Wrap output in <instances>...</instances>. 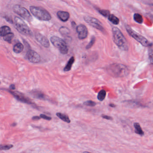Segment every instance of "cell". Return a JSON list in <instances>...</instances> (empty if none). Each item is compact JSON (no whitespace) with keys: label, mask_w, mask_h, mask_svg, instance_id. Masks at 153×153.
Wrapping results in <instances>:
<instances>
[{"label":"cell","mask_w":153,"mask_h":153,"mask_svg":"<svg viewBox=\"0 0 153 153\" xmlns=\"http://www.w3.org/2000/svg\"><path fill=\"white\" fill-rule=\"evenodd\" d=\"M112 31L113 41L115 44L122 51H128V42L118 27H114Z\"/></svg>","instance_id":"cell-1"},{"label":"cell","mask_w":153,"mask_h":153,"mask_svg":"<svg viewBox=\"0 0 153 153\" xmlns=\"http://www.w3.org/2000/svg\"><path fill=\"white\" fill-rule=\"evenodd\" d=\"M30 11L36 18L42 21H49L51 19V16L49 12L41 7L31 6Z\"/></svg>","instance_id":"cell-2"},{"label":"cell","mask_w":153,"mask_h":153,"mask_svg":"<svg viewBox=\"0 0 153 153\" xmlns=\"http://www.w3.org/2000/svg\"><path fill=\"white\" fill-rule=\"evenodd\" d=\"M125 27H126L127 32L129 34V35L132 38L135 39L136 41L139 42L141 45L145 46V47H149V46L150 47L152 45V44L151 43L148 41L145 37L136 33L128 25H126Z\"/></svg>","instance_id":"cell-3"},{"label":"cell","mask_w":153,"mask_h":153,"mask_svg":"<svg viewBox=\"0 0 153 153\" xmlns=\"http://www.w3.org/2000/svg\"><path fill=\"white\" fill-rule=\"evenodd\" d=\"M52 44L56 48L59 49L61 53L66 54L68 52V47L65 41L60 37L53 36L51 38Z\"/></svg>","instance_id":"cell-4"},{"label":"cell","mask_w":153,"mask_h":153,"mask_svg":"<svg viewBox=\"0 0 153 153\" xmlns=\"http://www.w3.org/2000/svg\"><path fill=\"white\" fill-rule=\"evenodd\" d=\"M109 71L114 76H124L128 73V69L122 64H112L109 68Z\"/></svg>","instance_id":"cell-5"},{"label":"cell","mask_w":153,"mask_h":153,"mask_svg":"<svg viewBox=\"0 0 153 153\" xmlns=\"http://www.w3.org/2000/svg\"><path fill=\"white\" fill-rule=\"evenodd\" d=\"M15 27L17 30L24 35H31L32 32L28 26L23 20L16 17L15 18Z\"/></svg>","instance_id":"cell-6"},{"label":"cell","mask_w":153,"mask_h":153,"mask_svg":"<svg viewBox=\"0 0 153 153\" xmlns=\"http://www.w3.org/2000/svg\"><path fill=\"white\" fill-rule=\"evenodd\" d=\"M13 11L16 14L28 22L32 20V17L27 9L21 7L20 5H16L13 7Z\"/></svg>","instance_id":"cell-7"},{"label":"cell","mask_w":153,"mask_h":153,"mask_svg":"<svg viewBox=\"0 0 153 153\" xmlns=\"http://www.w3.org/2000/svg\"><path fill=\"white\" fill-rule=\"evenodd\" d=\"M84 20L88 24H89L91 26L96 28L97 30H100L102 32L105 31L104 28L102 26V25L97 19L94 17L85 16L84 17Z\"/></svg>","instance_id":"cell-8"},{"label":"cell","mask_w":153,"mask_h":153,"mask_svg":"<svg viewBox=\"0 0 153 153\" xmlns=\"http://www.w3.org/2000/svg\"><path fill=\"white\" fill-rule=\"evenodd\" d=\"M11 94H12L19 101L28 104L33 105V102L29 98L25 96L22 93H19L17 91H10Z\"/></svg>","instance_id":"cell-9"},{"label":"cell","mask_w":153,"mask_h":153,"mask_svg":"<svg viewBox=\"0 0 153 153\" xmlns=\"http://www.w3.org/2000/svg\"><path fill=\"white\" fill-rule=\"evenodd\" d=\"M76 32L78 38L80 40L85 39L88 35V30L85 26L80 25L76 27Z\"/></svg>","instance_id":"cell-10"},{"label":"cell","mask_w":153,"mask_h":153,"mask_svg":"<svg viewBox=\"0 0 153 153\" xmlns=\"http://www.w3.org/2000/svg\"><path fill=\"white\" fill-rule=\"evenodd\" d=\"M27 57L29 61L34 63H38L41 60V57L39 54L32 50L27 52Z\"/></svg>","instance_id":"cell-11"},{"label":"cell","mask_w":153,"mask_h":153,"mask_svg":"<svg viewBox=\"0 0 153 153\" xmlns=\"http://www.w3.org/2000/svg\"><path fill=\"white\" fill-rule=\"evenodd\" d=\"M35 38L37 42H39L44 47L48 48L50 45V42L48 38L41 34L37 33L36 34Z\"/></svg>","instance_id":"cell-12"},{"label":"cell","mask_w":153,"mask_h":153,"mask_svg":"<svg viewBox=\"0 0 153 153\" xmlns=\"http://www.w3.org/2000/svg\"><path fill=\"white\" fill-rule=\"evenodd\" d=\"M58 18L62 22H66L70 18V14L66 11H59L57 12Z\"/></svg>","instance_id":"cell-13"},{"label":"cell","mask_w":153,"mask_h":153,"mask_svg":"<svg viewBox=\"0 0 153 153\" xmlns=\"http://www.w3.org/2000/svg\"><path fill=\"white\" fill-rule=\"evenodd\" d=\"M11 33V29L9 27L5 26L0 27V36L4 37L8 34Z\"/></svg>","instance_id":"cell-14"},{"label":"cell","mask_w":153,"mask_h":153,"mask_svg":"<svg viewBox=\"0 0 153 153\" xmlns=\"http://www.w3.org/2000/svg\"><path fill=\"white\" fill-rule=\"evenodd\" d=\"M24 49V45L20 43H17L15 45L14 48H13V51L16 53H20L23 51Z\"/></svg>","instance_id":"cell-15"},{"label":"cell","mask_w":153,"mask_h":153,"mask_svg":"<svg viewBox=\"0 0 153 153\" xmlns=\"http://www.w3.org/2000/svg\"><path fill=\"white\" fill-rule=\"evenodd\" d=\"M75 62V58L74 57H71L70 59L69 60L68 62L67 65L65 67L64 69V71H68L71 70V67L72 65Z\"/></svg>","instance_id":"cell-16"},{"label":"cell","mask_w":153,"mask_h":153,"mask_svg":"<svg viewBox=\"0 0 153 153\" xmlns=\"http://www.w3.org/2000/svg\"><path fill=\"white\" fill-rule=\"evenodd\" d=\"M56 115L61 120H62V121L68 123H70L71 122L69 118L66 114H63L61 113H57L56 114Z\"/></svg>","instance_id":"cell-17"},{"label":"cell","mask_w":153,"mask_h":153,"mask_svg":"<svg viewBox=\"0 0 153 153\" xmlns=\"http://www.w3.org/2000/svg\"><path fill=\"white\" fill-rule=\"evenodd\" d=\"M134 127L135 128V132L140 136H143L144 133L143 130L141 129V127L139 123H135L134 124Z\"/></svg>","instance_id":"cell-18"},{"label":"cell","mask_w":153,"mask_h":153,"mask_svg":"<svg viewBox=\"0 0 153 153\" xmlns=\"http://www.w3.org/2000/svg\"><path fill=\"white\" fill-rule=\"evenodd\" d=\"M108 19L110 22H111L114 25H118L120 23L119 19L114 15H111L108 16Z\"/></svg>","instance_id":"cell-19"},{"label":"cell","mask_w":153,"mask_h":153,"mask_svg":"<svg viewBox=\"0 0 153 153\" xmlns=\"http://www.w3.org/2000/svg\"><path fill=\"white\" fill-rule=\"evenodd\" d=\"M133 18H134V20H135V22L138 23V24H141L143 23V17L140 14H138V13L134 14Z\"/></svg>","instance_id":"cell-20"},{"label":"cell","mask_w":153,"mask_h":153,"mask_svg":"<svg viewBox=\"0 0 153 153\" xmlns=\"http://www.w3.org/2000/svg\"><path fill=\"white\" fill-rule=\"evenodd\" d=\"M106 93L105 90L102 89L98 93L97 95V99L100 101H102L104 100L106 97Z\"/></svg>","instance_id":"cell-21"},{"label":"cell","mask_w":153,"mask_h":153,"mask_svg":"<svg viewBox=\"0 0 153 153\" xmlns=\"http://www.w3.org/2000/svg\"><path fill=\"white\" fill-rule=\"evenodd\" d=\"M32 94H33V96L35 97L38 98V99H44L45 98V96L44 94L40 92H38V91L33 92Z\"/></svg>","instance_id":"cell-22"},{"label":"cell","mask_w":153,"mask_h":153,"mask_svg":"<svg viewBox=\"0 0 153 153\" xmlns=\"http://www.w3.org/2000/svg\"><path fill=\"white\" fill-rule=\"evenodd\" d=\"M59 32L63 36H68L70 33V31L68 28L65 27H62L60 28Z\"/></svg>","instance_id":"cell-23"},{"label":"cell","mask_w":153,"mask_h":153,"mask_svg":"<svg viewBox=\"0 0 153 153\" xmlns=\"http://www.w3.org/2000/svg\"><path fill=\"white\" fill-rule=\"evenodd\" d=\"M13 147V145L11 144H1L0 145V150H9Z\"/></svg>","instance_id":"cell-24"},{"label":"cell","mask_w":153,"mask_h":153,"mask_svg":"<svg viewBox=\"0 0 153 153\" xmlns=\"http://www.w3.org/2000/svg\"><path fill=\"white\" fill-rule=\"evenodd\" d=\"M14 37V33H10L8 34L7 35L3 37V39L4 41H6V42H10L11 41V40L13 39V38Z\"/></svg>","instance_id":"cell-25"},{"label":"cell","mask_w":153,"mask_h":153,"mask_svg":"<svg viewBox=\"0 0 153 153\" xmlns=\"http://www.w3.org/2000/svg\"><path fill=\"white\" fill-rule=\"evenodd\" d=\"M99 12L103 16L106 17L109 16L110 15V11L108 10H99Z\"/></svg>","instance_id":"cell-26"},{"label":"cell","mask_w":153,"mask_h":153,"mask_svg":"<svg viewBox=\"0 0 153 153\" xmlns=\"http://www.w3.org/2000/svg\"><path fill=\"white\" fill-rule=\"evenodd\" d=\"M95 37L94 36H93V37H92V39H91L90 42L87 45L86 47V49H89L91 48V47L93 46V45H94V44L95 42Z\"/></svg>","instance_id":"cell-27"},{"label":"cell","mask_w":153,"mask_h":153,"mask_svg":"<svg viewBox=\"0 0 153 153\" xmlns=\"http://www.w3.org/2000/svg\"><path fill=\"white\" fill-rule=\"evenodd\" d=\"M84 104L87 106H94L96 105V103L94 101H86L84 103Z\"/></svg>","instance_id":"cell-28"},{"label":"cell","mask_w":153,"mask_h":153,"mask_svg":"<svg viewBox=\"0 0 153 153\" xmlns=\"http://www.w3.org/2000/svg\"><path fill=\"white\" fill-rule=\"evenodd\" d=\"M40 117L41 118H42V119L47 120H51L52 119L51 117H49V116H47V115L44 114H40Z\"/></svg>","instance_id":"cell-29"},{"label":"cell","mask_w":153,"mask_h":153,"mask_svg":"<svg viewBox=\"0 0 153 153\" xmlns=\"http://www.w3.org/2000/svg\"><path fill=\"white\" fill-rule=\"evenodd\" d=\"M102 117L104 119H106L108 120H112L113 118L111 117V116H108V115H102Z\"/></svg>","instance_id":"cell-30"},{"label":"cell","mask_w":153,"mask_h":153,"mask_svg":"<svg viewBox=\"0 0 153 153\" xmlns=\"http://www.w3.org/2000/svg\"><path fill=\"white\" fill-rule=\"evenodd\" d=\"M41 119V118H40V116H33V118H32V119H33V120H40V119Z\"/></svg>","instance_id":"cell-31"},{"label":"cell","mask_w":153,"mask_h":153,"mask_svg":"<svg viewBox=\"0 0 153 153\" xmlns=\"http://www.w3.org/2000/svg\"><path fill=\"white\" fill-rule=\"evenodd\" d=\"M10 88H11V89H13V90H14V89H15V88H16L14 85H10Z\"/></svg>","instance_id":"cell-32"},{"label":"cell","mask_w":153,"mask_h":153,"mask_svg":"<svg viewBox=\"0 0 153 153\" xmlns=\"http://www.w3.org/2000/svg\"><path fill=\"white\" fill-rule=\"evenodd\" d=\"M109 105H110V106H111V107H115V105H114L113 104H110Z\"/></svg>","instance_id":"cell-33"},{"label":"cell","mask_w":153,"mask_h":153,"mask_svg":"<svg viewBox=\"0 0 153 153\" xmlns=\"http://www.w3.org/2000/svg\"><path fill=\"white\" fill-rule=\"evenodd\" d=\"M89 153V152H86V151H85V152H84V153Z\"/></svg>","instance_id":"cell-34"}]
</instances>
